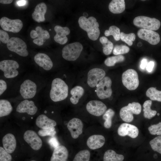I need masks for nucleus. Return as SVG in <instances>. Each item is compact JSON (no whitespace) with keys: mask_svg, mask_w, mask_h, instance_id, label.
<instances>
[{"mask_svg":"<svg viewBox=\"0 0 161 161\" xmlns=\"http://www.w3.org/2000/svg\"><path fill=\"white\" fill-rule=\"evenodd\" d=\"M68 86L65 82L60 78H56L52 81L49 96L53 101L63 100L68 96Z\"/></svg>","mask_w":161,"mask_h":161,"instance_id":"f257e3e1","label":"nucleus"},{"mask_svg":"<svg viewBox=\"0 0 161 161\" xmlns=\"http://www.w3.org/2000/svg\"><path fill=\"white\" fill-rule=\"evenodd\" d=\"M80 27L86 31L89 39L95 41L98 38L100 34L99 24L95 17L90 16L88 18L82 16L78 19Z\"/></svg>","mask_w":161,"mask_h":161,"instance_id":"f03ea898","label":"nucleus"},{"mask_svg":"<svg viewBox=\"0 0 161 161\" xmlns=\"http://www.w3.org/2000/svg\"><path fill=\"white\" fill-rule=\"evenodd\" d=\"M19 68L18 64L14 60H6L0 62V69L6 78L12 79L18 76L19 73L18 70Z\"/></svg>","mask_w":161,"mask_h":161,"instance_id":"7ed1b4c3","label":"nucleus"},{"mask_svg":"<svg viewBox=\"0 0 161 161\" xmlns=\"http://www.w3.org/2000/svg\"><path fill=\"white\" fill-rule=\"evenodd\" d=\"M133 22L134 25L137 27L153 31L158 30L161 25L160 22L158 19L144 16L136 17Z\"/></svg>","mask_w":161,"mask_h":161,"instance_id":"20e7f679","label":"nucleus"},{"mask_svg":"<svg viewBox=\"0 0 161 161\" xmlns=\"http://www.w3.org/2000/svg\"><path fill=\"white\" fill-rule=\"evenodd\" d=\"M141 109V106L139 103L133 102L129 103L127 106L123 107L120 109V116L124 121L130 122L134 119L133 114H139Z\"/></svg>","mask_w":161,"mask_h":161,"instance_id":"39448f33","label":"nucleus"},{"mask_svg":"<svg viewBox=\"0 0 161 161\" xmlns=\"http://www.w3.org/2000/svg\"><path fill=\"white\" fill-rule=\"evenodd\" d=\"M38 86L34 80L27 79L21 84L19 88V93L24 99H30L36 95Z\"/></svg>","mask_w":161,"mask_h":161,"instance_id":"423d86ee","label":"nucleus"},{"mask_svg":"<svg viewBox=\"0 0 161 161\" xmlns=\"http://www.w3.org/2000/svg\"><path fill=\"white\" fill-rule=\"evenodd\" d=\"M83 49L82 45L78 42L69 44L62 49V57L67 61H75L80 56Z\"/></svg>","mask_w":161,"mask_h":161,"instance_id":"0eeeda50","label":"nucleus"},{"mask_svg":"<svg viewBox=\"0 0 161 161\" xmlns=\"http://www.w3.org/2000/svg\"><path fill=\"white\" fill-rule=\"evenodd\" d=\"M122 82L123 85L128 90H134L138 87L139 81L137 72L132 69H129L122 75Z\"/></svg>","mask_w":161,"mask_h":161,"instance_id":"6e6552de","label":"nucleus"},{"mask_svg":"<svg viewBox=\"0 0 161 161\" xmlns=\"http://www.w3.org/2000/svg\"><path fill=\"white\" fill-rule=\"evenodd\" d=\"M7 45L9 50L15 52L20 56L26 57L28 55L26 44L22 39L18 38H11L9 39Z\"/></svg>","mask_w":161,"mask_h":161,"instance_id":"1a4fd4ad","label":"nucleus"},{"mask_svg":"<svg viewBox=\"0 0 161 161\" xmlns=\"http://www.w3.org/2000/svg\"><path fill=\"white\" fill-rule=\"evenodd\" d=\"M112 81L108 76L105 77L99 81L96 86V94L100 99H104L110 97L112 94L111 88Z\"/></svg>","mask_w":161,"mask_h":161,"instance_id":"9d476101","label":"nucleus"},{"mask_svg":"<svg viewBox=\"0 0 161 161\" xmlns=\"http://www.w3.org/2000/svg\"><path fill=\"white\" fill-rule=\"evenodd\" d=\"M0 25L3 30L14 33L19 32L23 26V23L20 20L10 19L5 17L0 19Z\"/></svg>","mask_w":161,"mask_h":161,"instance_id":"9b49d317","label":"nucleus"},{"mask_svg":"<svg viewBox=\"0 0 161 161\" xmlns=\"http://www.w3.org/2000/svg\"><path fill=\"white\" fill-rule=\"evenodd\" d=\"M23 138L33 150H39L42 145V141L36 133L32 130H27L24 133Z\"/></svg>","mask_w":161,"mask_h":161,"instance_id":"f8f14e48","label":"nucleus"},{"mask_svg":"<svg viewBox=\"0 0 161 161\" xmlns=\"http://www.w3.org/2000/svg\"><path fill=\"white\" fill-rule=\"evenodd\" d=\"M87 111L90 114L96 116H100L104 114L107 109L106 106L101 101L92 100L86 105Z\"/></svg>","mask_w":161,"mask_h":161,"instance_id":"ddd939ff","label":"nucleus"},{"mask_svg":"<svg viewBox=\"0 0 161 161\" xmlns=\"http://www.w3.org/2000/svg\"><path fill=\"white\" fill-rule=\"evenodd\" d=\"M105 72L103 69L99 68H93L88 73L87 84L91 87H94L97 85L98 81L105 77Z\"/></svg>","mask_w":161,"mask_h":161,"instance_id":"4468645a","label":"nucleus"},{"mask_svg":"<svg viewBox=\"0 0 161 161\" xmlns=\"http://www.w3.org/2000/svg\"><path fill=\"white\" fill-rule=\"evenodd\" d=\"M38 109L34 102L30 99H24L21 101L17 105L16 111L19 113H26L31 115H35Z\"/></svg>","mask_w":161,"mask_h":161,"instance_id":"2eb2a0df","label":"nucleus"},{"mask_svg":"<svg viewBox=\"0 0 161 161\" xmlns=\"http://www.w3.org/2000/svg\"><path fill=\"white\" fill-rule=\"evenodd\" d=\"M137 34L139 38L152 45H156L160 41L159 34L153 30L141 29L138 30Z\"/></svg>","mask_w":161,"mask_h":161,"instance_id":"dca6fc26","label":"nucleus"},{"mask_svg":"<svg viewBox=\"0 0 161 161\" xmlns=\"http://www.w3.org/2000/svg\"><path fill=\"white\" fill-rule=\"evenodd\" d=\"M67 126L73 139L78 138L83 132V124L79 118H74L70 120L68 122Z\"/></svg>","mask_w":161,"mask_h":161,"instance_id":"f3484780","label":"nucleus"},{"mask_svg":"<svg viewBox=\"0 0 161 161\" xmlns=\"http://www.w3.org/2000/svg\"><path fill=\"white\" fill-rule=\"evenodd\" d=\"M117 133L121 136L127 135L132 138H135L138 136L139 130L136 126L133 125L123 123L118 127Z\"/></svg>","mask_w":161,"mask_h":161,"instance_id":"a211bd4d","label":"nucleus"},{"mask_svg":"<svg viewBox=\"0 0 161 161\" xmlns=\"http://www.w3.org/2000/svg\"><path fill=\"white\" fill-rule=\"evenodd\" d=\"M35 63L44 70L49 71L52 68L53 64L49 57L47 54L39 53L34 57Z\"/></svg>","mask_w":161,"mask_h":161,"instance_id":"6ab92c4d","label":"nucleus"},{"mask_svg":"<svg viewBox=\"0 0 161 161\" xmlns=\"http://www.w3.org/2000/svg\"><path fill=\"white\" fill-rule=\"evenodd\" d=\"M54 30L56 33L54 38V40L61 44H66L68 41L66 36L70 33L69 28L66 27H62L59 25H56L54 27Z\"/></svg>","mask_w":161,"mask_h":161,"instance_id":"aec40b11","label":"nucleus"},{"mask_svg":"<svg viewBox=\"0 0 161 161\" xmlns=\"http://www.w3.org/2000/svg\"><path fill=\"white\" fill-rule=\"evenodd\" d=\"M3 148L8 152L11 154L15 151L16 146V141L14 135L10 133L5 134L3 137Z\"/></svg>","mask_w":161,"mask_h":161,"instance_id":"412c9836","label":"nucleus"},{"mask_svg":"<svg viewBox=\"0 0 161 161\" xmlns=\"http://www.w3.org/2000/svg\"><path fill=\"white\" fill-rule=\"evenodd\" d=\"M105 139L101 135L94 134L90 136L87 140L86 144L91 149L95 150L102 147L105 144Z\"/></svg>","mask_w":161,"mask_h":161,"instance_id":"4be33fe9","label":"nucleus"},{"mask_svg":"<svg viewBox=\"0 0 161 161\" xmlns=\"http://www.w3.org/2000/svg\"><path fill=\"white\" fill-rule=\"evenodd\" d=\"M37 126L41 129H46L55 127L57 125L56 121L44 114L39 115L35 120Z\"/></svg>","mask_w":161,"mask_h":161,"instance_id":"5701e85b","label":"nucleus"},{"mask_svg":"<svg viewBox=\"0 0 161 161\" xmlns=\"http://www.w3.org/2000/svg\"><path fill=\"white\" fill-rule=\"evenodd\" d=\"M68 151L65 146L59 145L53 151L50 161H65L68 157Z\"/></svg>","mask_w":161,"mask_h":161,"instance_id":"b1692460","label":"nucleus"},{"mask_svg":"<svg viewBox=\"0 0 161 161\" xmlns=\"http://www.w3.org/2000/svg\"><path fill=\"white\" fill-rule=\"evenodd\" d=\"M47 10L46 4L40 3L35 7L34 12L32 14V18L38 22H43L45 20L44 15Z\"/></svg>","mask_w":161,"mask_h":161,"instance_id":"393cba45","label":"nucleus"},{"mask_svg":"<svg viewBox=\"0 0 161 161\" xmlns=\"http://www.w3.org/2000/svg\"><path fill=\"white\" fill-rule=\"evenodd\" d=\"M109 8L110 11L114 14H119L123 12L125 9L124 0H113L109 3Z\"/></svg>","mask_w":161,"mask_h":161,"instance_id":"a878e982","label":"nucleus"},{"mask_svg":"<svg viewBox=\"0 0 161 161\" xmlns=\"http://www.w3.org/2000/svg\"><path fill=\"white\" fill-rule=\"evenodd\" d=\"M13 109V107L9 100L4 99H0V117L8 115L11 113Z\"/></svg>","mask_w":161,"mask_h":161,"instance_id":"bb28decb","label":"nucleus"},{"mask_svg":"<svg viewBox=\"0 0 161 161\" xmlns=\"http://www.w3.org/2000/svg\"><path fill=\"white\" fill-rule=\"evenodd\" d=\"M84 93L83 88L80 86H76L72 88L70 91V94L72 96L70 99L72 103L73 104H77Z\"/></svg>","mask_w":161,"mask_h":161,"instance_id":"cd10ccee","label":"nucleus"},{"mask_svg":"<svg viewBox=\"0 0 161 161\" xmlns=\"http://www.w3.org/2000/svg\"><path fill=\"white\" fill-rule=\"evenodd\" d=\"M124 156L117 154L112 150H108L104 153L103 161H123Z\"/></svg>","mask_w":161,"mask_h":161,"instance_id":"c85d7f7f","label":"nucleus"},{"mask_svg":"<svg viewBox=\"0 0 161 161\" xmlns=\"http://www.w3.org/2000/svg\"><path fill=\"white\" fill-rule=\"evenodd\" d=\"M152 101L148 100L145 101L143 105L144 117L148 119H151L154 117L157 114V111L152 110L151 107L152 104Z\"/></svg>","mask_w":161,"mask_h":161,"instance_id":"c756f323","label":"nucleus"},{"mask_svg":"<svg viewBox=\"0 0 161 161\" xmlns=\"http://www.w3.org/2000/svg\"><path fill=\"white\" fill-rule=\"evenodd\" d=\"M99 40L103 45V53L106 55L110 54L113 49L114 45L112 43L104 36L100 37Z\"/></svg>","mask_w":161,"mask_h":161,"instance_id":"7c9ffc66","label":"nucleus"},{"mask_svg":"<svg viewBox=\"0 0 161 161\" xmlns=\"http://www.w3.org/2000/svg\"><path fill=\"white\" fill-rule=\"evenodd\" d=\"M146 96L153 100L161 102V91L155 88L151 87L148 88L146 92Z\"/></svg>","mask_w":161,"mask_h":161,"instance_id":"2f4dec72","label":"nucleus"},{"mask_svg":"<svg viewBox=\"0 0 161 161\" xmlns=\"http://www.w3.org/2000/svg\"><path fill=\"white\" fill-rule=\"evenodd\" d=\"M115 114V112L111 109L106 110L103 115V119L105 120L104 126L106 129L110 128L112 126V119Z\"/></svg>","mask_w":161,"mask_h":161,"instance_id":"473e14b6","label":"nucleus"},{"mask_svg":"<svg viewBox=\"0 0 161 161\" xmlns=\"http://www.w3.org/2000/svg\"><path fill=\"white\" fill-rule=\"evenodd\" d=\"M120 29L114 25L111 26L109 27V30H106L104 32L106 36H108L112 35L114 39L117 41L120 39Z\"/></svg>","mask_w":161,"mask_h":161,"instance_id":"72a5a7b5","label":"nucleus"},{"mask_svg":"<svg viewBox=\"0 0 161 161\" xmlns=\"http://www.w3.org/2000/svg\"><path fill=\"white\" fill-rule=\"evenodd\" d=\"M90 156V153L89 150H82L76 154L73 161H89Z\"/></svg>","mask_w":161,"mask_h":161,"instance_id":"f704fd0d","label":"nucleus"},{"mask_svg":"<svg viewBox=\"0 0 161 161\" xmlns=\"http://www.w3.org/2000/svg\"><path fill=\"white\" fill-rule=\"evenodd\" d=\"M125 60L124 57L121 55H116L107 58L104 61L105 64L108 66H114L118 62H121Z\"/></svg>","mask_w":161,"mask_h":161,"instance_id":"c9c22d12","label":"nucleus"},{"mask_svg":"<svg viewBox=\"0 0 161 161\" xmlns=\"http://www.w3.org/2000/svg\"><path fill=\"white\" fill-rule=\"evenodd\" d=\"M149 143L153 150L161 154V135L151 140Z\"/></svg>","mask_w":161,"mask_h":161,"instance_id":"e433bc0d","label":"nucleus"},{"mask_svg":"<svg viewBox=\"0 0 161 161\" xmlns=\"http://www.w3.org/2000/svg\"><path fill=\"white\" fill-rule=\"evenodd\" d=\"M135 38L136 36L134 33L125 34L123 32H121L120 39L129 46L132 45L133 42L135 40Z\"/></svg>","mask_w":161,"mask_h":161,"instance_id":"4c0bfd02","label":"nucleus"},{"mask_svg":"<svg viewBox=\"0 0 161 161\" xmlns=\"http://www.w3.org/2000/svg\"><path fill=\"white\" fill-rule=\"evenodd\" d=\"M130 49L128 46L123 45H116L114 47L113 53L115 55H121L128 53Z\"/></svg>","mask_w":161,"mask_h":161,"instance_id":"58836bf2","label":"nucleus"},{"mask_svg":"<svg viewBox=\"0 0 161 161\" xmlns=\"http://www.w3.org/2000/svg\"><path fill=\"white\" fill-rule=\"evenodd\" d=\"M56 133V131L54 127L46 129H41L38 132V134L42 137L50 136L52 137Z\"/></svg>","mask_w":161,"mask_h":161,"instance_id":"ea45409f","label":"nucleus"},{"mask_svg":"<svg viewBox=\"0 0 161 161\" xmlns=\"http://www.w3.org/2000/svg\"><path fill=\"white\" fill-rule=\"evenodd\" d=\"M150 133L153 135H161V122L156 124H154L150 126L148 128Z\"/></svg>","mask_w":161,"mask_h":161,"instance_id":"a19ab883","label":"nucleus"},{"mask_svg":"<svg viewBox=\"0 0 161 161\" xmlns=\"http://www.w3.org/2000/svg\"><path fill=\"white\" fill-rule=\"evenodd\" d=\"M12 157L10 153L2 147H0V161H11Z\"/></svg>","mask_w":161,"mask_h":161,"instance_id":"79ce46f5","label":"nucleus"},{"mask_svg":"<svg viewBox=\"0 0 161 161\" xmlns=\"http://www.w3.org/2000/svg\"><path fill=\"white\" fill-rule=\"evenodd\" d=\"M35 30L38 34V38L47 39L49 38L50 36L48 32L46 30H44L40 27L37 26L35 28Z\"/></svg>","mask_w":161,"mask_h":161,"instance_id":"37998d69","label":"nucleus"},{"mask_svg":"<svg viewBox=\"0 0 161 161\" xmlns=\"http://www.w3.org/2000/svg\"><path fill=\"white\" fill-rule=\"evenodd\" d=\"M0 39L2 43L4 44L7 43L9 40L8 34L6 31L1 30H0Z\"/></svg>","mask_w":161,"mask_h":161,"instance_id":"c03bdc74","label":"nucleus"},{"mask_svg":"<svg viewBox=\"0 0 161 161\" xmlns=\"http://www.w3.org/2000/svg\"><path fill=\"white\" fill-rule=\"evenodd\" d=\"M7 87L6 82L4 79H0V95L1 96L5 92Z\"/></svg>","mask_w":161,"mask_h":161,"instance_id":"a18cd8bd","label":"nucleus"},{"mask_svg":"<svg viewBox=\"0 0 161 161\" xmlns=\"http://www.w3.org/2000/svg\"><path fill=\"white\" fill-rule=\"evenodd\" d=\"M49 143L51 145L55 148L59 146V143L58 140L55 137H52L51 138L49 141Z\"/></svg>","mask_w":161,"mask_h":161,"instance_id":"49530a36","label":"nucleus"},{"mask_svg":"<svg viewBox=\"0 0 161 161\" xmlns=\"http://www.w3.org/2000/svg\"><path fill=\"white\" fill-rule=\"evenodd\" d=\"M45 41V40L40 38L35 39L33 40V42L38 46H41L43 45L44 42Z\"/></svg>","mask_w":161,"mask_h":161,"instance_id":"de8ad7c7","label":"nucleus"},{"mask_svg":"<svg viewBox=\"0 0 161 161\" xmlns=\"http://www.w3.org/2000/svg\"><path fill=\"white\" fill-rule=\"evenodd\" d=\"M154 66V62L153 61H150L148 63L146 68L147 70L149 72H151L153 70Z\"/></svg>","mask_w":161,"mask_h":161,"instance_id":"09e8293b","label":"nucleus"},{"mask_svg":"<svg viewBox=\"0 0 161 161\" xmlns=\"http://www.w3.org/2000/svg\"><path fill=\"white\" fill-rule=\"evenodd\" d=\"M148 63L147 60L145 58L143 59L141 62L140 66V68L142 69H144L146 67Z\"/></svg>","mask_w":161,"mask_h":161,"instance_id":"8fccbe9b","label":"nucleus"},{"mask_svg":"<svg viewBox=\"0 0 161 161\" xmlns=\"http://www.w3.org/2000/svg\"><path fill=\"white\" fill-rule=\"evenodd\" d=\"M30 36L32 38H35L38 37V35L36 30H32L30 32Z\"/></svg>","mask_w":161,"mask_h":161,"instance_id":"3c124183","label":"nucleus"},{"mask_svg":"<svg viewBox=\"0 0 161 161\" xmlns=\"http://www.w3.org/2000/svg\"><path fill=\"white\" fill-rule=\"evenodd\" d=\"M26 2V0H18L17 1V3L18 6H22L24 5Z\"/></svg>","mask_w":161,"mask_h":161,"instance_id":"603ef678","label":"nucleus"},{"mask_svg":"<svg viewBox=\"0 0 161 161\" xmlns=\"http://www.w3.org/2000/svg\"><path fill=\"white\" fill-rule=\"evenodd\" d=\"M13 0H1L0 2L3 4H9L11 3Z\"/></svg>","mask_w":161,"mask_h":161,"instance_id":"864d4df0","label":"nucleus"},{"mask_svg":"<svg viewBox=\"0 0 161 161\" xmlns=\"http://www.w3.org/2000/svg\"><path fill=\"white\" fill-rule=\"evenodd\" d=\"M142 45V43L141 42H139L138 43L137 46L139 47H141Z\"/></svg>","mask_w":161,"mask_h":161,"instance_id":"5fc2aeb1","label":"nucleus"},{"mask_svg":"<svg viewBox=\"0 0 161 161\" xmlns=\"http://www.w3.org/2000/svg\"><path fill=\"white\" fill-rule=\"evenodd\" d=\"M30 161H35V160H31Z\"/></svg>","mask_w":161,"mask_h":161,"instance_id":"6e6d98bb","label":"nucleus"},{"mask_svg":"<svg viewBox=\"0 0 161 161\" xmlns=\"http://www.w3.org/2000/svg\"><path fill=\"white\" fill-rule=\"evenodd\" d=\"M157 115H159V113H157Z\"/></svg>","mask_w":161,"mask_h":161,"instance_id":"4d7b16f0","label":"nucleus"},{"mask_svg":"<svg viewBox=\"0 0 161 161\" xmlns=\"http://www.w3.org/2000/svg\"><path fill=\"white\" fill-rule=\"evenodd\" d=\"M142 1H145V0H142Z\"/></svg>","mask_w":161,"mask_h":161,"instance_id":"13d9d810","label":"nucleus"},{"mask_svg":"<svg viewBox=\"0 0 161 161\" xmlns=\"http://www.w3.org/2000/svg\"><path fill=\"white\" fill-rule=\"evenodd\" d=\"M67 161L66 160V161Z\"/></svg>","mask_w":161,"mask_h":161,"instance_id":"bf43d9fd","label":"nucleus"}]
</instances>
